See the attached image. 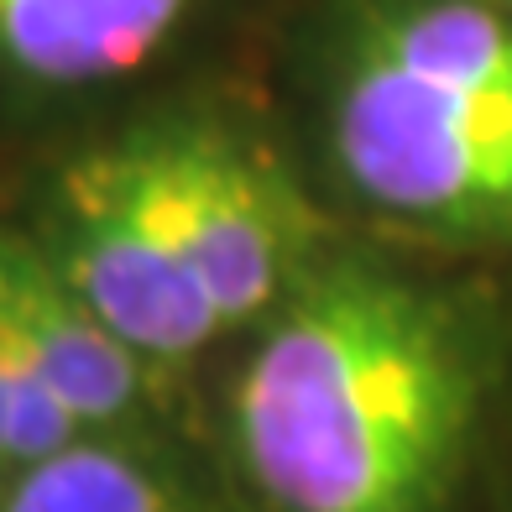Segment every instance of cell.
Instances as JSON below:
<instances>
[{
  "label": "cell",
  "mask_w": 512,
  "mask_h": 512,
  "mask_svg": "<svg viewBox=\"0 0 512 512\" xmlns=\"http://www.w3.org/2000/svg\"><path fill=\"white\" fill-rule=\"evenodd\" d=\"M189 0H0V58L42 84H95L142 68Z\"/></svg>",
  "instance_id": "8992f818"
},
{
  "label": "cell",
  "mask_w": 512,
  "mask_h": 512,
  "mask_svg": "<svg viewBox=\"0 0 512 512\" xmlns=\"http://www.w3.org/2000/svg\"><path fill=\"white\" fill-rule=\"evenodd\" d=\"M58 272L142 361H189L225 319L189 262L147 136L79 157L58 183Z\"/></svg>",
  "instance_id": "3957f363"
},
{
  "label": "cell",
  "mask_w": 512,
  "mask_h": 512,
  "mask_svg": "<svg viewBox=\"0 0 512 512\" xmlns=\"http://www.w3.org/2000/svg\"><path fill=\"white\" fill-rule=\"evenodd\" d=\"M0 512H204V507L136 455L79 439V445L27 465Z\"/></svg>",
  "instance_id": "52a82bcc"
},
{
  "label": "cell",
  "mask_w": 512,
  "mask_h": 512,
  "mask_svg": "<svg viewBox=\"0 0 512 512\" xmlns=\"http://www.w3.org/2000/svg\"><path fill=\"white\" fill-rule=\"evenodd\" d=\"M0 465H6V413H0Z\"/></svg>",
  "instance_id": "9c48e42d"
},
{
  "label": "cell",
  "mask_w": 512,
  "mask_h": 512,
  "mask_svg": "<svg viewBox=\"0 0 512 512\" xmlns=\"http://www.w3.org/2000/svg\"><path fill=\"white\" fill-rule=\"evenodd\" d=\"M335 152L377 209L450 236L512 230V89L366 37L335 100Z\"/></svg>",
  "instance_id": "7a4b0ae2"
},
{
  "label": "cell",
  "mask_w": 512,
  "mask_h": 512,
  "mask_svg": "<svg viewBox=\"0 0 512 512\" xmlns=\"http://www.w3.org/2000/svg\"><path fill=\"white\" fill-rule=\"evenodd\" d=\"M189 262L204 277L225 330L267 314L304 283L319 215L293 178L241 136L178 126L142 131Z\"/></svg>",
  "instance_id": "277c9868"
},
{
  "label": "cell",
  "mask_w": 512,
  "mask_h": 512,
  "mask_svg": "<svg viewBox=\"0 0 512 512\" xmlns=\"http://www.w3.org/2000/svg\"><path fill=\"white\" fill-rule=\"evenodd\" d=\"M0 314L16 324L79 429L126 418L142 398V356L84 304L53 256L0 236Z\"/></svg>",
  "instance_id": "5b68a950"
},
{
  "label": "cell",
  "mask_w": 512,
  "mask_h": 512,
  "mask_svg": "<svg viewBox=\"0 0 512 512\" xmlns=\"http://www.w3.org/2000/svg\"><path fill=\"white\" fill-rule=\"evenodd\" d=\"M0 413H6V465L21 471L79 445L84 434L6 314H0Z\"/></svg>",
  "instance_id": "ba28073f"
},
{
  "label": "cell",
  "mask_w": 512,
  "mask_h": 512,
  "mask_svg": "<svg viewBox=\"0 0 512 512\" xmlns=\"http://www.w3.org/2000/svg\"><path fill=\"white\" fill-rule=\"evenodd\" d=\"M476 403V345L445 298L340 262L283 298L230 418L277 512H439Z\"/></svg>",
  "instance_id": "6da1fadb"
}]
</instances>
